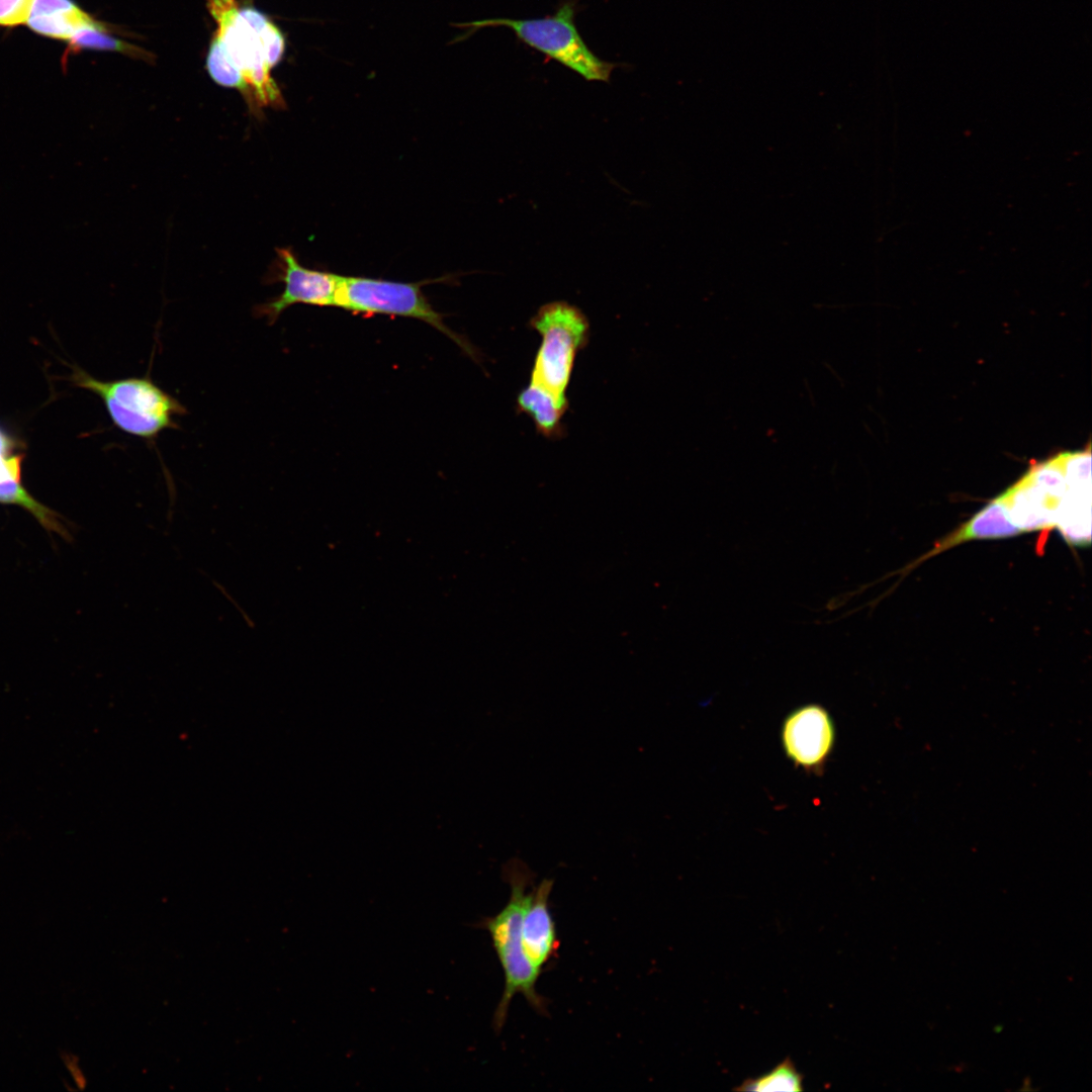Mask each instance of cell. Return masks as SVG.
<instances>
[{
	"instance_id": "cell-1",
	"label": "cell",
	"mask_w": 1092,
	"mask_h": 1092,
	"mask_svg": "<svg viewBox=\"0 0 1092 1092\" xmlns=\"http://www.w3.org/2000/svg\"><path fill=\"white\" fill-rule=\"evenodd\" d=\"M511 895L506 906L492 917H485L477 926L485 929L492 942L505 977V987L493 1014V1029L499 1032L507 1020L513 998L520 994L539 1013H547V1003L536 991L541 973L527 960L521 938V922L528 899L527 889L531 874L519 861L510 863L506 871Z\"/></svg>"
},
{
	"instance_id": "cell-2",
	"label": "cell",
	"mask_w": 1092,
	"mask_h": 1092,
	"mask_svg": "<svg viewBox=\"0 0 1092 1092\" xmlns=\"http://www.w3.org/2000/svg\"><path fill=\"white\" fill-rule=\"evenodd\" d=\"M72 381L99 395L112 423L122 432L143 439H154L161 432L176 428L175 418L186 408L149 377H128L100 381L74 368Z\"/></svg>"
},
{
	"instance_id": "cell-3",
	"label": "cell",
	"mask_w": 1092,
	"mask_h": 1092,
	"mask_svg": "<svg viewBox=\"0 0 1092 1092\" xmlns=\"http://www.w3.org/2000/svg\"><path fill=\"white\" fill-rule=\"evenodd\" d=\"M575 1H564L556 11L542 18H493L473 21L463 26L508 27L518 39L548 59L570 69L586 81L609 82L616 64L598 57L585 43L575 22Z\"/></svg>"
},
{
	"instance_id": "cell-4",
	"label": "cell",
	"mask_w": 1092,
	"mask_h": 1092,
	"mask_svg": "<svg viewBox=\"0 0 1092 1092\" xmlns=\"http://www.w3.org/2000/svg\"><path fill=\"white\" fill-rule=\"evenodd\" d=\"M529 326L541 336L530 382L567 399L566 390L579 351L588 343L589 322L575 305L556 300L542 305Z\"/></svg>"
},
{
	"instance_id": "cell-5",
	"label": "cell",
	"mask_w": 1092,
	"mask_h": 1092,
	"mask_svg": "<svg viewBox=\"0 0 1092 1092\" xmlns=\"http://www.w3.org/2000/svg\"><path fill=\"white\" fill-rule=\"evenodd\" d=\"M430 281L399 282L381 278L339 275L334 306L355 314L393 315L423 321L455 342L471 358L476 351L462 336L453 332L422 291Z\"/></svg>"
},
{
	"instance_id": "cell-6",
	"label": "cell",
	"mask_w": 1092,
	"mask_h": 1092,
	"mask_svg": "<svg viewBox=\"0 0 1092 1092\" xmlns=\"http://www.w3.org/2000/svg\"><path fill=\"white\" fill-rule=\"evenodd\" d=\"M208 10L217 23V34L243 74L251 93L250 111L261 114V108H282L284 100L271 77L260 38L243 18L236 0H208Z\"/></svg>"
},
{
	"instance_id": "cell-7",
	"label": "cell",
	"mask_w": 1092,
	"mask_h": 1092,
	"mask_svg": "<svg viewBox=\"0 0 1092 1092\" xmlns=\"http://www.w3.org/2000/svg\"><path fill=\"white\" fill-rule=\"evenodd\" d=\"M338 278V274L302 266L291 248H277L265 282H282L284 288L276 297L256 305L254 314L272 325L285 309L297 303L334 306Z\"/></svg>"
},
{
	"instance_id": "cell-8",
	"label": "cell",
	"mask_w": 1092,
	"mask_h": 1092,
	"mask_svg": "<svg viewBox=\"0 0 1092 1092\" xmlns=\"http://www.w3.org/2000/svg\"><path fill=\"white\" fill-rule=\"evenodd\" d=\"M786 755L806 770L822 768L832 752L835 728L828 711L819 704H806L792 711L781 732Z\"/></svg>"
},
{
	"instance_id": "cell-9",
	"label": "cell",
	"mask_w": 1092,
	"mask_h": 1092,
	"mask_svg": "<svg viewBox=\"0 0 1092 1092\" xmlns=\"http://www.w3.org/2000/svg\"><path fill=\"white\" fill-rule=\"evenodd\" d=\"M552 886L553 881L545 879L529 892L521 922L524 953L540 973L557 954L559 948L555 922L549 906Z\"/></svg>"
},
{
	"instance_id": "cell-10",
	"label": "cell",
	"mask_w": 1092,
	"mask_h": 1092,
	"mask_svg": "<svg viewBox=\"0 0 1092 1092\" xmlns=\"http://www.w3.org/2000/svg\"><path fill=\"white\" fill-rule=\"evenodd\" d=\"M1022 534L1011 522L1003 503L996 497L953 533L949 534L916 560L910 567L961 543L976 539L1006 538Z\"/></svg>"
},
{
	"instance_id": "cell-11",
	"label": "cell",
	"mask_w": 1092,
	"mask_h": 1092,
	"mask_svg": "<svg viewBox=\"0 0 1092 1092\" xmlns=\"http://www.w3.org/2000/svg\"><path fill=\"white\" fill-rule=\"evenodd\" d=\"M26 24L35 33L69 41L79 29L103 23L83 11L73 0H33Z\"/></svg>"
},
{
	"instance_id": "cell-12",
	"label": "cell",
	"mask_w": 1092,
	"mask_h": 1092,
	"mask_svg": "<svg viewBox=\"0 0 1092 1092\" xmlns=\"http://www.w3.org/2000/svg\"><path fill=\"white\" fill-rule=\"evenodd\" d=\"M568 399L555 396L546 388L530 382L517 397L519 413L529 416L539 434L550 440L565 436L563 416L568 410Z\"/></svg>"
},
{
	"instance_id": "cell-13",
	"label": "cell",
	"mask_w": 1092,
	"mask_h": 1092,
	"mask_svg": "<svg viewBox=\"0 0 1092 1092\" xmlns=\"http://www.w3.org/2000/svg\"><path fill=\"white\" fill-rule=\"evenodd\" d=\"M206 68L214 82L223 87L239 90L249 108L251 107V93L248 84L217 33L212 38L209 47Z\"/></svg>"
},
{
	"instance_id": "cell-14",
	"label": "cell",
	"mask_w": 1092,
	"mask_h": 1092,
	"mask_svg": "<svg viewBox=\"0 0 1092 1092\" xmlns=\"http://www.w3.org/2000/svg\"><path fill=\"white\" fill-rule=\"evenodd\" d=\"M737 1091H803V1076L797 1070L795 1063L787 1057L771 1071L756 1078H747L739 1086Z\"/></svg>"
},
{
	"instance_id": "cell-15",
	"label": "cell",
	"mask_w": 1092,
	"mask_h": 1092,
	"mask_svg": "<svg viewBox=\"0 0 1092 1092\" xmlns=\"http://www.w3.org/2000/svg\"><path fill=\"white\" fill-rule=\"evenodd\" d=\"M99 50L118 52L127 56L147 59L144 50L115 38L106 32L104 24L99 26H87L79 29L69 40L68 51Z\"/></svg>"
},
{
	"instance_id": "cell-16",
	"label": "cell",
	"mask_w": 1092,
	"mask_h": 1092,
	"mask_svg": "<svg viewBox=\"0 0 1092 1092\" xmlns=\"http://www.w3.org/2000/svg\"><path fill=\"white\" fill-rule=\"evenodd\" d=\"M240 12L248 25L260 38L265 61L270 69L276 66L284 53V38L280 30L260 11L242 7Z\"/></svg>"
},
{
	"instance_id": "cell-17",
	"label": "cell",
	"mask_w": 1092,
	"mask_h": 1092,
	"mask_svg": "<svg viewBox=\"0 0 1092 1092\" xmlns=\"http://www.w3.org/2000/svg\"><path fill=\"white\" fill-rule=\"evenodd\" d=\"M0 502L18 504L29 510L47 528L61 533L64 532L62 525L58 523L56 514L37 503L20 485L19 480L9 478L0 482Z\"/></svg>"
},
{
	"instance_id": "cell-18",
	"label": "cell",
	"mask_w": 1092,
	"mask_h": 1092,
	"mask_svg": "<svg viewBox=\"0 0 1092 1092\" xmlns=\"http://www.w3.org/2000/svg\"><path fill=\"white\" fill-rule=\"evenodd\" d=\"M32 3L33 0H0V27L26 23Z\"/></svg>"
},
{
	"instance_id": "cell-19",
	"label": "cell",
	"mask_w": 1092,
	"mask_h": 1092,
	"mask_svg": "<svg viewBox=\"0 0 1092 1092\" xmlns=\"http://www.w3.org/2000/svg\"><path fill=\"white\" fill-rule=\"evenodd\" d=\"M16 447V440L9 437L4 431L0 429V456L4 458L11 457V454L14 452Z\"/></svg>"
}]
</instances>
